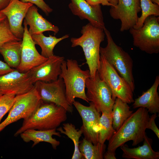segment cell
<instances>
[{
    "mask_svg": "<svg viewBox=\"0 0 159 159\" xmlns=\"http://www.w3.org/2000/svg\"><path fill=\"white\" fill-rule=\"evenodd\" d=\"M145 108L139 107L124 122L109 140L107 150L115 152L126 142L132 141V146L143 141L150 116Z\"/></svg>",
    "mask_w": 159,
    "mask_h": 159,
    "instance_id": "6da1fadb",
    "label": "cell"
},
{
    "mask_svg": "<svg viewBox=\"0 0 159 159\" xmlns=\"http://www.w3.org/2000/svg\"><path fill=\"white\" fill-rule=\"evenodd\" d=\"M81 36L71 39V46H80L83 51L90 74V78H94L100 64V48L104 40V29L96 27L90 23L82 27Z\"/></svg>",
    "mask_w": 159,
    "mask_h": 159,
    "instance_id": "7a4b0ae2",
    "label": "cell"
},
{
    "mask_svg": "<svg viewBox=\"0 0 159 159\" xmlns=\"http://www.w3.org/2000/svg\"><path fill=\"white\" fill-rule=\"evenodd\" d=\"M67 110L52 102H42L30 117L24 119L21 127L14 134L16 137L29 129L47 130L56 129L67 119Z\"/></svg>",
    "mask_w": 159,
    "mask_h": 159,
    "instance_id": "3957f363",
    "label": "cell"
},
{
    "mask_svg": "<svg viewBox=\"0 0 159 159\" xmlns=\"http://www.w3.org/2000/svg\"><path fill=\"white\" fill-rule=\"evenodd\" d=\"M61 69L59 77L63 80L66 97L69 104L72 106L76 98L89 103L85 91L86 80L90 77L89 70L82 69L77 61L72 59H68L67 61L64 60Z\"/></svg>",
    "mask_w": 159,
    "mask_h": 159,
    "instance_id": "277c9868",
    "label": "cell"
},
{
    "mask_svg": "<svg viewBox=\"0 0 159 159\" xmlns=\"http://www.w3.org/2000/svg\"><path fill=\"white\" fill-rule=\"evenodd\" d=\"M103 29L107 44L105 47H100V54L102 55L120 76L126 80L134 92L135 86L133 74L132 59L127 52L116 44L109 30L105 27Z\"/></svg>",
    "mask_w": 159,
    "mask_h": 159,
    "instance_id": "5b68a950",
    "label": "cell"
},
{
    "mask_svg": "<svg viewBox=\"0 0 159 159\" xmlns=\"http://www.w3.org/2000/svg\"><path fill=\"white\" fill-rule=\"evenodd\" d=\"M97 71L100 79L110 89L114 100L117 98L127 104L134 102L133 92L129 84L101 54Z\"/></svg>",
    "mask_w": 159,
    "mask_h": 159,
    "instance_id": "8992f818",
    "label": "cell"
},
{
    "mask_svg": "<svg viewBox=\"0 0 159 159\" xmlns=\"http://www.w3.org/2000/svg\"><path fill=\"white\" fill-rule=\"evenodd\" d=\"M133 44L141 50L150 54L159 52V17L151 15L145 20L143 26L129 30Z\"/></svg>",
    "mask_w": 159,
    "mask_h": 159,
    "instance_id": "52a82bcc",
    "label": "cell"
},
{
    "mask_svg": "<svg viewBox=\"0 0 159 159\" xmlns=\"http://www.w3.org/2000/svg\"><path fill=\"white\" fill-rule=\"evenodd\" d=\"M15 99L7 117L0 123V132L10 124L30 117L42 102L34 87L27 92L16 95Z\"/></svg>",
    "mask_w": 159,
    "mask_h": 159,
    "instance_id": "ba28073f",
    "label": "cell"
},
{
    "mask_svg": "<svg viewBox=\"0 0 159 159\" xmlns=\"http://www.w3.org/2000/svg\"><path fill=\"white\" fill-rule=\"evenodd\" d=\"M85 85L88 101L93 103L99 112L111 113L115 100L109 88L100 79L97 71L94 78L87 79Z\"/></svg>",
    "mask_w": 159,
    "mask_h": 159,
    "instance_id": "9c48e42d",
    "label": "cell"
},
{
    "mask_svg": "<svg viewBox=\"0 0 159 159\" xmlns=\"http://www.w3.org/2000/svg\"><path fill=\"white\" fill-rule=\"evenodd\" d=\"M34 87L43 101L55 103L72 113L73 107L67 100L65 85L62 78L59 77L57 80L50 82L38 81L34 83Z\"/></svg>",
    "mask_w": 159,
    "mask_h": 159,
    "instance_id": "30bf717a",
    "label": "cell"
},
{
    "mask_svg": "<svg viewBox=\"0 0 159 159\" xmlns=\"http://www.w3.org/2000/svg\"><path fill=\"white\" fill-rule=\"evenodd\" d=\"M34 87L29 71L20 72L16 69L0 76V94L21 95Z\"/></svg>",
    "mask_w": 159,
    "mask_h": 159,
    "instance_id": "8fae6325",
    "label": "cell"
},
{
    "mask_svg": "<svg viewBox=\"0 0 159 159\" xmlns=\"http://www.w3.org/2000/svg\"><path fill=\"white\" fill-rule=\"evenodd\" d=\"M79 113L82 120L81 128L85 138L87 140L96 145L99 143L100 130V112L91 102L88 106H85L75 101L72 104Z\"/></svg>",
    "mask_w": 159,
    "mask_h": 159,
    "instance_id": "7c38bea8",
    "label": "cell"
},
{
    "mask_svg": "<svg viewBox=\"0 0 159 159\" xmlns=\"http://www.w3.org/2000/svg\"><path fill=\"white\" fill-rule=\"evenodd\" d=\"M111 7L110 15L113 19L120 20L121 32L133 27L139 17L138 14L141 11L140 0H118L117 5Z\"/></svg>",
    "mask_w": 159,
    "mask_h": 159,
    "instance_id": "4fadbf2b",
    "label": "cell"
},
{
    "mask_svg": "<svg viewBox=\"0 0 159 159\" xmlns=\"http://www.w3.org/2000/svg\"><path fill=\"white\" fill-rule=\"evenodd\" d=\"M24 32L22 40L21 62L16 69L20 72H26L44 62L48 58L43 56L38 52L24 21Z\"/></svg>",
    "mask_w": 159,
    "mask_h": 159,
    "instance_id": "5bb4252c",
    "label": "cell"
},
{
    "mask_svg": "<svg viewBox=\"0 0 159 159\" xmlns=\"http://www.w3.org/2000/svg\"><path fill=\"white\" fill-rule=\"evenodd\" d=\"M33 5L19 0H10L7 6L0 11L6 16L11 32L18 38L22 39L24 32L22 21L28 9Z\"/></svg>",
    "mask_w": 159,
    "mask_h": 159,
    "instance_id": "9a60e30c",
    "label": "cell"
},
{
    "mask_svg": "<svg viewBox=\"0 0 159 159\" xmlns=\"http://www.w3.org/2000/svg\"><path fill=\"white\" fill-rule=\"evenodd\" d=\"M63 57L54 55L48 58L44 62L29 71L32 82L38 81L50 82L57 80L61 73Z\"/></svg>",
    "mask_w": 159,
    "mask_h": 159,
    "instance_id": "2e32d148",
    "label": "cell"
},
{
    "mask_svg": "<svg viewBox=\"0 0 159 159\" xmlns=\"http://www.w3.org/2000/svg\"><path fill=\"white\" fill-rule=\"evenodd\" d=\"M70 0L68 7L73 14L81 20H87L96 27H105L100 5H91L85 0Z\"/></svg>",
    "mask_w": 159,
    "mask_h": 159,
    "instance_id": "e0dca14e",
    "label": "cell"
},
{
    "mask_svg": "<svg viewBox=\"0 0 159 159\" xmlns=\"http://www.w3.org/2000/svg\"><path fill=\"white\" fill-rule=\"evenodd\" d=\"M24 21L29 26L28 31L31 35L46 31H52L55 35L59 31V27L44 18L38 12L37 7L33 5L28 9Z\"/></svg>",
    "mask_w": 159,
    "mask_h": 159,
    "instance_id": "ac0fdd59",
    "label": "cell"
},
{
    "mask_svg": "<svg viewBox=\"0 0 159 159\" xmlns=\"http://www.w3.org/2000/svg\"><path fill=\"white\" fill-rule=\"evenodd\" d=\"M159 85V76L157 75L151 87L134 100L133 108L140 107L146 108L152 114L159 112V96L158 88Z\"/></svg>",
    "mask_w": 159,
    "mask_h": 159,
    "instance_id": "d6986e66",
    "label": "cell"
},
{
    "mask_svg": "<svg viewBox=\"0 0 159 159\" xmlns=\"http://www.w3.org/2000/svg\"><path fill=\"white\" fill-rule=\"evenodd\" d=\"M143 144L136 148H131L125 144L120 147L122 151V158L127 159H158L159 152L152 148V139L145 135Z\"/></svg>",
    "mask_w": 159,
    "mask_h": 159,
    "instance_id": "ffe728a7",
    "label": "cell"
},
{
    "mask_svg": "<svg viewBox=\"0 0 159 159\" xmlns=\"http://www.w3.org/2000/svg\"><path fill=\"white\" fill-rule=\"evenodd\" d=\"M21 138L25 142L28 143L31 141L33 142L32 147L40 142H44L50 144L54 149L60 144V142L54 138L52 136L55 135L61 137L60 133L56 131V129L47 130H36L34 129L26 130L20 134Z\"/></svg>",
    "mask_w": 159,
    "mask_h": 159,
    "instance_id": "44dd1931",
    "label": "cell"
},
{
    "mask_svg": "<svg viewBox=\"0 0 159 159\" xmlns=\"http://www.w3.org/2000/svg\"><path fill=\"white\" fill-rule=\"evenodd\" d=\"M22 40L7 42L0 47V53L10 67L16 69L21 62Z\"/></svg>",
    "mask_w": 159,
    "mask_h": 159,
    "instance_id": "7402d4cb",
    "label": "cell"
},
{
    "mask_svg": "<svg viewBox=\"0 0 159 159\" xmlns=\"http://www.w3.org/2000/svg\"><path fill=\"white\" fill-rule=\"evenodd\" d=\"M35 44L39 45L41 49V54L47 58L53 55V50L56 45L61 41L69 37L68 34L61 37L57 38L49 35L48 37L44 36L43 33L31 35Z\"/></svg>",
    "mask_w": 159,
    "mask_h": 159,
    "instance_id": "603a6c76",
    "label": "cell"
},
{
    "mask_svg": "<svg viewBox=\"0 0 159 159\" xmlns=\"http://www.w3.org/2000/svg\"><path fill=\"white\" fill-rule=\"evenodd\" d=\"M133 113L128 104L119 98L115 100L111 112L112 125L113 128L117 131L124 122Z\"/></svg>",
    "mask_w": 159,
    "mask_h": 159,
    "instance_id": "cb8c5ba5",
    "label": "cell"
},
{
    "mask_svg": "<svg viewBox=\"0 0 159 159\" xmlns=\"http://www.w3.org/2000/svg\"><path fill=\"white\" fill-rule=\"evenodd\" d=\"M79 148L85 159H102L105 145L99 142L94 145L84 138L80 142Z\"/></svg>",
    "mask_w": 159,
    "mask_h": 159,
    "instance_id": "d4e9b609",
    "label": "cell"
},
{
    "mask_svg": "<svg viewBox=\"0 0 159 159\" xmlns=\"http://www.w3.org/2000/svg\"><path fill=\"white\" fill-rule=\"evenodd\" d=\"M62 128L60 127L57 129V130L60 133L66 135L73 142L74 145V150L72 158V159H81L83 156L80 152L79 148L80 142V138L83 134L82 129L78 130L75 126L70 123H65L63 124Z\"/></svg>",
    "mask_w": 159,
    "mask_h": 159,
    "instance_id": "484cf974",
    "label": "cell"
},
{
    "mask_svg": "<svg viewBox=\"0 0 159 159\" xmlns=\"http://www.w3.org/2000/svg\"><path fill=\"white\" fill-rule=\"evenodd\" d=\"M99 126V142L104 144L106 140H109L116 131L112 126L111 113L102 112Z\"/></svg>",
    "mask_w": 159,
    "mask_h": 159,
    "instance_id": "4316f807",
    "label": "cell"
},
{
    "mask_svg": "<svg viewBox=\"0 0 159 159\" xmlns=\"http://www.w3.org/2000/svg\"><path fill=\"white\" fill-rule=\"evenodd\" d=\"M140 4L142 14L133 27L136 29L141 27L145 20L148 16H159V5L153 3L151 0H140Z\"/></svg>",
    "mask_w": 159,
    "mask_h": 159,
    "instance_id": "83f0119b",
    "label": "cell"
},
{
    "mask_svg": "<svg viewBox=\"0 0 159 159\" xmlns=\"http://www.w3.org/2000/svg\"><path fill=\"white\" fill-rule=\"evenodd\" d=\"M22 40V39L17 38L12 33L6 17L0 21V47L9 42Z\"/></svg>",
    "mask_w": 159,
    "mask_h": 159,
    "instance_id": "f1b7e54d",
    "label": "cell"
},
{
    "mask_svg": "<svg viewBox=\"0 0 159 159\" xmlns=\"http://www.w3.org/2000/svg\"><path fill=\"white\" fill-rule=\"evenodd\" d=\"M14 94H0V122L4 115L9 111L15 101Z\"/></svg>",
    "mask_w": 159,
    "mask_h": 159,
    "instance_id": "f546056e",
    "label": "cell"
},
{
    "mask_svg": "<svg viewBox=\"0 0 159 159\" xmlns=\"http://www.w3.org/2000/svg\"><path fill=\"white\" fill-rule=\"evenodd\" d=\"M22 2H29L34 4L39 7L47 16H48L52 12L53 9L51 8L44 0H20Z\"/></svg>",
    "mask_w": 159,
    "mask_h": 159,
    "instance_id": "4dcf8cb0",
    "label": "cell"
},
{
    "mask_svg": "<svg viewBox=\"0 0 159 159\" xmlns=\"http://www.w3.org/2000/svg\"><path fill=\"white\" fill-rule=\"evenodd\" d=\"M157 117V114H153L150 117L147 125V129L152 130L159 139V130L155 122V120Z\"/></svg>",
    "mask_w": 159,
    "mask_h": 159,
    "instance_id": "1f68e13d",
    "label": "cell"
},
{
    "mask_svg": "<svg viewBox=\"0 0 159 159\" xmlns=\"http://www.w3.org/2000/svg\"><path fill=\"white\" fill-rule=\"evenodd\" d=\"M14 69L10 67L6 62L0 60V76L11 72Z\"/></svg>",
    "mask_w": 159,
    "mask_h": 159,
    "instance_id": "d6a6232c",
    "label": "cell"
},
{
    "mask_svg": "<svg viewBox=\"0 0 159 159\" xmlns=\"http://www.w3.org/2000/svg\"><path fill=\"white\" fill-rule=\"evenodd\" d=\"M88 3L91 5L102 4L103 6H112L110 3V0H85Z\"/></svg>",
    "mask_w": 159,
    "mask_h": 159,
    "instance_id": "836d02e7",
    "label": "cell"
},
{
    "mask_svg": "<svg viewBox=\"0 0 159 159\" xmlns=\"http://www.w3.org/2000/svg\"><path fill=\"white\" fill-rule=\"evenodd\" d=\"M103 158L105 159H116L115 152L107 150L103 154Z\"/></svg>",
    "mask_w": 159,
    "mask_h": 159,
    "instance_id": "e575fe53",
    "label": "cell"
},
{
    "mask_svg": "<svg viewBox=\"0 0 159 159\" xmlns=\"http://www.w3.org/2000/svg\"><path fill=\"white\" fill-rule=\"evenodd\" d=\"M10 0H0V11L9 5Z\"/></svg>",
    "mask_w": 159,
    "mask_h": 159,
    "instance_id": "d590c367",
    "label": "cell"
},
{
    "mask_svg": "<svg viewBox=\"0 0 159 159\" xmlns=\"http://www.w3.org/2000/svg\"><path fill=\"white\" fill-rule=\"evenodd\" d=\"M110 3L112 5V6H116L118 3V0H110Z\"/></svg>",
    "mask_w": 159,
    "mask_h": 159,
    "instance_id": "8d00e7d4",
    "label": "cell"
},
{
    "mask_svg": "<svg viewBox=\"0 0 159 159\" xmlns=\"http://www.w3.org/2000/svg\"><path fill=\"white\" fill-rule=\"evenodd\" d=\"M6 18V16L0 11V21Z\"/></svg>",
    "mask_w": 159,
    "mask_h": 159,
    "instance_id": "74e56055",
    "label": "cell"
},
{
    "mask_svg": "<svg viewBox=\"0 0 159 159\" xmlns=\"http://www.w3.org/2000/svg\"><path fill=\"white\" fill-rule=\"evenodd\" d=\"M153 3L159 5V0H151Z\"/></svg>",
    "mask_w": 159,
    "mask_h": 159,
    "instance_id": "f35d334b",
    "label": "cell"
}]
</instances>
